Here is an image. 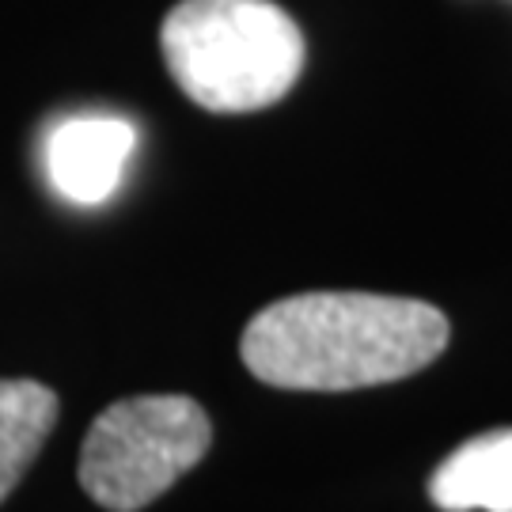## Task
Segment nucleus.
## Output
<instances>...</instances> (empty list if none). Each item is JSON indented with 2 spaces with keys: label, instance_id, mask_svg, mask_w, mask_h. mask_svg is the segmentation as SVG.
Wrapping results in <instances>:
<instances>
[{
  "label": "nucleus",
  "instance_id": "obj_6",
  "mask_svg": "<svg viewBox=\"0 0 512 512\" xmlns=\"http://www.w3.org/2000/svg\"><path fill=\"white\" fill-rule=\"evenodd\" d=\"M57 395L38 380H0V505L54 433Z\"/></svg>",
  "mask_w": 512,
  "mask_h": 512
},
{
  "label": "nucleus",
  "instance_id": "obj_1",
  "mask_svg": "<svg viewBox=\"0 0 512 512\" xmlns=\"http://www.w3.org/2000/svg\"><path fill=\"white\" fill-rule=\"evenodd\" d=\"M448 346V319L425 300L304 293L262 308L243 330V365L281 391H357L406 380Z\"/></svg>",
  "mask_w": 512,
  "mask_h": 512
},
{
  "label": "nucleus",
  "instance_id": "obj_3",
  "mask_svg": "<svg viewBox=\"0 0 512 512\" xmlns=\"http://www.w3.org/2000/svg\"><path fill=\"white\" fill-rule=\"evenodd\" d=\"M213 444L209 414L186 395H133L92 421L80 486L107 512H141L194 471Z\"/></svg>",
  "mask_w": 512,
  "mask_h": 512
},
{
  "label": "nucleus",
  "instance_id": "obj_2",
  "mask_svg": "<svg viewBox=\"0 0 512 512\" xmlns=\"http://www.w3.org/2000/svg\"><path fill=\"white\" fill-rule=\"evenodd\" d=\"M160 46L186 99L213 114L270 107L304 69V35L274 0H179Z\"/></svg>",
  "mask_w": 512,
  "mask_h": 512
},
{
  "label": "nucleus",
  "instance_id": "obj_4",
  "mask_svg": "<svg viewBox=\"0 0 512 512\" xmlns=\"http://www.w3.org/2000/svg\"><path fill=\"white\" fill-rule=\"evenodd\" d=\"M137 148V129L118 114H73L61 118L42 145L46 179L65 202L103 205L122 186Z\"/></svg>",
  "mask_w": 512,
  "mask_h": 512
},
{
  "label": "nucleus",
  "instance_id": "obj_5",
  "mask_svg": "<svg viewBox=\"0 0 512 512\" xmlns=\"http://www.w3.org/2000/svg\"><path fill=\"white\" fill-rule=\"evenodd\" d=\"M429 497L444 512H512V429L459 444L429 478Z\"/></svg>",
  "mask_w": 512,
  "mask_h": 512
}]
</instances>
